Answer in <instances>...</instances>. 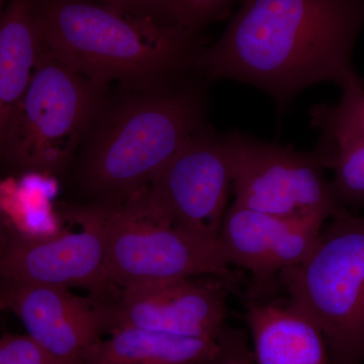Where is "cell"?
<instances>
[{
    "label": "cell",
    "instance_id": "cell-13",
    "mask_svg": "<svg viewBox=\"0 0 364 364\" xmlns=\"http://www.w3.org/2000/svg\"><path fill=\"white\" fill-rule=\"evenodd\" d=\"M246 310L256 364H331L322 333L289 304L250 301Z\"/></svg>",
    "mask_w": 364,
    "mask_h": 364
},
{
    "label": "cell",
    "instance_id": "cell-15",
    "mask_svg": "<svg viewBox=\"0 0 364 364\" xmlns=\"http://www.w3.org/2000/svg\"><path fill=\"white\" fill-rule=\"evenodd\" d=\"M218 338L177 336L134 326L111 328L86 354L83 364H203L214 355Z\"/></svg>",
    "mask_w": 364,
    "mask_h": 364
},
{
    "label": "cell",
    "instance_id": "cell-5",
    "mask_svg": "<svg viewBox=\"0 0 364 364\" xmlns=\"http://www.w3.org/2000/svg\"><path fill=\"white\" fill-rule=\"evenodd\" d=\"M102 90L45 47L0 151L23 169L63 168L97 119Z\"/></svg>",
    "mask_w": 364,
    "mask_h": 364
},
{
    "label": "cell",
    "instance_id": "cell-4",
    "mask_svg": "<svg viewBox=\"0 0 364 364\" xmlns=\"http://www.w3.org/2000/svg\"><path fill=\"white\" fill-rule=\"evenodd\" d=\"M280 277L287 304L322 333L331 364H363L364 215L333 217L306 259Z\"/></svg>",
    "mask_w": 364,
    "mask_h": 364
},
{
    "label": "cell",
    "instance_id": "cell-24",
    "mask_svg": "<svg viewBox=\"0 0 364 364\" xmlns=\"http://www.w3.org/2000/svg\"><path fill=\"white\" fill-rule=\"evenodd\" d=\"M364 364V363H363Z\"/></svg>",
    "mask_w": 364,
    "mask_h": 364
},
{
    "label": "cell",
    "instance_id": "cell-7",
    "mask_svg": "<svg viewBox=\"0 0 364 364\" xmlns=\"http://www.w3.org/2000/svg\"><path fill=\"white\" fill-rule=\"evenodd\" d=\"M225 136L236 205L282 217L323 214L332 219L346 210L326 179L331 155L325 148L299 152L238 132Z\"/></svg>",
    "mask_w": 364,
    "mask_h": 364
},
{
    "label": "cell",
    "instance_id": "cell-22",
    "mask_svg": "<svg viewBox=\"0 0 364 364\" xmlns=\"http://www.w3.org/2000/svg\"><path fill=\"white\" fill-rule=\"evenodd\" d=\"M4 232H6V215L0 205V244L6 239V235H4Z\"/></svg>",
    "mask_w": 364,
    "mask_h": 364
},
{
    "label": "cell",
    "instance_id": "cell-2",
    "mask_svg": "<svg viewBox=\"0 0 364 364\" xmlns=\"http://www.w3.org/2000/svg\"><path fill=\"white\" fill-rule=\"evenodd\" d=\"M48 51L100 86L121 81L164 90L202 48L198 33L128 9L87 0H33Z\"/></svg>",
    "mask_w": 364,
    "mask_h": 364
},
{
    "label": "cell",
    "instance_id": "cell-23",
    "mask_svg": "<svg viewBox=\"0 0 364 364\" xmlns=\"http://www.w3.org/2000/svg\"><path fill=\"white\" fill-rule=\"evenodd\" d=\"M2 0H0V7H1Z\"/></svg>",
    "mask_w": 364,
    "mask_h": 364
},
{
    "label": "cell",
    "instance_id": "cell-21",
    "mask_svg": "<svg viewBox=\"0 0 364 364\" xmlns=\"http://www.w3.org/2000/svg\"><path fill=\"white\" fill-rule=\"evenodd\" d=\"M181 2L189 28L198 33L203 26L224 18L234 0H181Z\"/></svg>",
    "mask_w": 364,
    "mask_h": 364
},
{
    "label": "cell",
    "instance_id": "cell-18",
    "mask_svg": "<svg viewBox=\"0 0 364 364\" xmlns=\"http://www.w3.org/2000/svg\"><path fill=\"white\" fill-rule=\"evenodd\" d=\"M87 1L100 2V4L119 7V9H128L134 13L152 16L163 23L183 26L191 31L181 0H87Z\"/></svg>",
    "mask_w": 364,
    "mask_h": 364
},
{
    "label": "cell",
    "instance_id": "cell-16",
    "mask_svg": "<svg viewBox=\"0 0 364 364\" xmlns=\"http://www.w3.org/2000/svg\"><path fill=\"white\" fill-rule=\"evenodd\" d=\"M342 91L338 104L315 105L310 111L313 127L322 132L325 147L364 139V85Z\"/></svg>",
    "mask_w": 364,
    "mask_h": 364
},
{
    "label": "cell",
    "instance_id": "cell-9",
    "mask_svg": "<svg viewBox=\"0 0 364 364\" xmlns=\"http://www.w3.org/2000/svg\"><path fill=\"white\" fill-rule=\"evenodd\" d=\"M78 231L50 237L14 236L0 244L4 284H41L104 291L112 287L107 265V215L102 205L73 210Z\"/></svg>",
    "mask_w": 364,
    "mask_h": 364
},
{
    "label": "cell",
    "instance_id": "cell-8",
    "mask_svg": "<svg viewBox=\"0 0 364 364\" xmlns=\"http://www.w3.org/2000/svg\"><path fill=\"white\" fill-rule=\"evenodd\" d=\"M231 189L226 136L203 127L189 136L142 195L160 221L218 240Z\"/></svg>",
    "mask_w": 364,
    "mask_h": 364
},
{
    "label": "cell",
    "instance_id": "cell-14",
    "mask_svg": "<svg viewBox=\"0 0 364 364\" xmlns=\"http://www.w3.org/2000/svg\"><path fill=\"white\" fill-rule=\"evenodd\" d=\"M44 49L33 0H11L0 20V150Z\"/></svg>",
    "mask_w": 364,
    "mask_h": 364
},
{
    "label": "cell",
    "instance_id": "cell-12",
    "mask_svg": "<svg viewBox=\"0 0 364 364\" xmlns=\"http://www.w3.org/2000/svg\"><path fill=\"white\" fill-rule=\"evenodd\" d=\"M0 301L18 316L26 335L58 364H83L107 327L105 311L97 310L63 287L4 284Z\"/></svg>",
    "mask_w": 364,
    "mask_h": 364
},
{
    "label": "cell",
    "instance_id": "cell-11",
    "mask_svg": "<svg viewBox=\"0 0 364 364\" xmlns=\"http://www.w3.org/2000/svg\"><path fill=\"white\" fill-rule=\"evenodd\" d=\"M328 219L323 214L282 217L233 203L223 221L220 247L229 267L247 270L259 286L305 260Z\"/></svg>",
    "mask_w": 364,
    "mask_h": 364
},
{
    "label": "cell",
    "instance_id": "cell-10",
    "mask_svg": "<svg viewBox=\"0 0 364 364\" xmlns=\"http://www.w3.org/2000/svg\"><path fill=\"white\" fill-rule=\"evenodd\" d=\"M226 289L196 277L156 280L122 289L107 326H134L193 338L217 339L226 326Z\"/></svg>",
    "mask_w": 364,
    "mask_h": 364
},
{
    "label": "cell",
    "instance_id": "cell-6",
    "mask_svg": "<svg viewBox=\"0 0 364 364\" xmlns=\"http://www.w3.org/2000/svg\"><path fill=\"white\" fill-rule=\"evenodd\" d=\"M102 205L112 287L124 289L156 280L202 275L229 277L230 267L219 239L198 236L160 221L146 207L142 191L119 205Z\"/></svg>",
    "mask_w": 364,
    "mask_h": 364
},
{
    "label": "cell",
    "instance_id": "cell-19",
    "mask_svg": "<svg viewBox=\"0 0 364 364\" xmlns=\"http://www.w3.org/2000/svg\"><path fill=\"white\" fill-rule=\"evenodd\" d=\"M0 364H58L28 335L0 338Z\"/></svg>",
    "mask_w": 364,
    "mask_h": 364
},
{
    "label": "cell",
    "instance_id": "cell-20",
    "mask_svg": "<svg viewBox=\"0 0 364 364\" xmlns=\"http://www.w3.org/2000/svg\"><path fill=\"white\" fill-rule=\"evenodd\" d=\"M203 364H256L244 331L225 326L218 337L214 355Z\"/></svg>",
    "mask_w": 364,
    "mask_h": 364
},
{
    "label": "cell",
    "instance_id": "cell-1",
    "mask_svg": "<svg viewBox=\"0 0 364 364\" xmlns=\"http://www.w3.org/2000/svg\"><path fill=\"white\" fill-rule=\"evenodd\" d=\"M363 21L364 0H244L196 70L256 86L284 109L317 83L364 85L352 64Z\"/></svg>",
    "mask_w": 364,
    "mask_h": 364
},
{
    "label": "cell",
    "instance_id": "cell-3",
    "mask_svg": "<svg viewBox=\"0 0 364 364\" xmlns=\"http://www.w3.org/2000/svg\"><path fill=\"white\" fill-rule=\"evenodd\" d=\"M195 87L138 90L102 117L91 136L82 181L98 205H119L149 186L189 136L203 128Z\"/></svg>",
    "mask_w": 364,
    "mask_h": 364
},
{
    "label": "cell",
    "instance_id": "cell-17",
    "mask_svg": "<svg viewBox=\"0 0 364 364\" xmlns=\"http://www.w3.org/2000/svg\"><path fill=\"white\" fill-rule=\"evenodd\" d=\"M322 146V145H321ZM326 148L331 154L334 179L331 188L341 207L364 205V139L345 141Z\"/></svg>",
    "mask_w": 364,
    "mask_h": 364
}]
</instances>
